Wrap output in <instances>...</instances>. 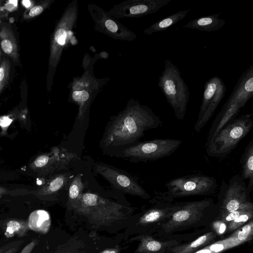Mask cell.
<instances>
[{
    "mask_svg": "<svg viewBox=\"0 0 253 253\" xmlns=\"http://www.w3.org/2000/svg\"><path fill=\"white\" fill-rule=\"evenodd\" d=\"M163 124L159 116L147 106L130 98L125 108L114 117L104 132V147L133 143L144 134V131L156 128Z\"/></svg>",
    "mask_w": 253,
    "mask_h": 253,
    "instance_id": "obj_1",
    "label": "cell"
},
{
    "mask_svg": "<svg viewBox=\"0 0 253 253\" xmlns=\"http://www.w3.org/2000/svg\"><path fill=\"white\" fill-rule=\"evenodd\" d=\"M79 4L77 0H72L66 7L57 20L50 37L48 61L49 81L52 79L61 59L62 52L70 45L77 43L73 30L77 27Z\"/></svg>",
    "mask_w": 253,
    "mask_h": 253,
    "instance_id": "obj_2",
    "label": "cell"
},
{
    "mask_svg": "<svg viewBox=\"0 0 253 253\" xmlns=\"http://www.w3.org/2000/svg\"><path fill=\"white\" fill-rule=\"evenodd\" d=\"M158 84L172 107L175 117L183 120L190 99V92L180 70L170 60H165L164 70L159 78Z\"/></svg>",
    "mask_w": 253,
    "mask_h": 253,
    "instance_id": "obj_3",
    "label": "cell"
},
{
    "mask_svg": "<svg viewBox=\"0 0 253 253\" xmlns=\"http://www.w3.org/2000/svg\"><path fill=\"white\" fill-rule=\"evenodd\" d=\"M253 114H247L230 121L206 146L209 156L221 158L232 151L253 127Z\"/></svg>",
    "mask_w": 253,
    "mask_h": 253,
    "instance_id": "obj_4",
    "label": "cell"
},
{
    "mask_svg": "<svg viewBox=\"0 0 253 253\" xmlns=\"http://www.w3.org/2000/svg\"><path fill=\"white\" fill-rule=\"evenodd\" d=\"M166 191L159 193V201L172 202L174 199L191 196L210 195L218 187L216 179L211 176L193 174L178 177L169 181Z\"/></svg>",
    "mask_w": 253,
    "mask_h": 253,
    "instance_id": "obj_5",
    "label": "cell"
},
{
    "mask_svg": "<svg viewBox=\"0 0 253 253\" xmlns=\"http://www.w3.org/2000/svg\"><path fill=\"white\" fill-rule=\"evenodd\" d=\"M97 59L94 57L81 76L75 77L69 84V100L78 105L77 118L83 120L92 102L109 81V78L98 79L93 73V65Z\"/></svg>",
    "mask_w": 253,
    "mask_h": 253,
    "instance_id": "obj_6",
    "label": "cell"
},
{
    "mask_svg": "<svg viewBox=\"0 0 253 253\" xmlns=\"http://www.w3.org/2000/svg\"><path fill=\"white\" fill-rule=\"evenodd\" d=\"M213 206L212 199L180 202L178 209L158 230V235L167 237L174 232L198 226Z\"/></svg>",
    "mask_w": 253,
    "mask_h": 253,
    "instance_id": "obj_7",
    "label": "cell"
},
{
    "mask_svg": "<svg viewBox=\"0 0 253 253\" xmlns=\"http://www.w3.org/2000/svg\"><path fill=\"white\" fill-rule=\"evenodd\" d=\"M182 141L175 139H156L140 142L126 149L124 154L138 161H155L170 156Z\"/></svg>",
    "mask_w": 253,
    "mask_h": 253,
    "instance_id": "obj_8",
    "label": "cell"
},
{
    "mask_svg": "<svg viewBox=\"0 0 253 253\" xmlns=\"http://www.w3.org/2000/svg\"><path fill=\"white\" fill-rule=\"evenodd\" d=\"M251 202L247 184L241 176H233L228 182L223 180L218 195V214L231 212Z\"/></svg>",
    "mask_w": 253,
    "mask_h": 253,
    "instance_id": "obj_9",
    "label": "cell"
},
{
    "mask_svg": "<svg viewBox=\"0 0 253 253\" xmlns=\"http://www.w3.org/2000/svg\"><path fill=\"white\" fill-rule=\"evenodd\" d=\"M226 91L225 84L219 77L214 76L206 82L198 119L194 126L197 133L211 118Z\"/></svg>",
    "mask_w": 253,
    "mask_h": 253,
    "instance_id": "obj_10",
    "label": "cell"
},
{
    "mask_svg": "<svg viewBox=\"0 0 253 253\" xmlns=\"http://www.w3.org/2000/svg\"><path fill=\"white\" fill-rule=\"evenodd\" d=\"M87 8L92 21L94 29L114 39L133 41L136 35L118 20L110 15L107 11L95 4L89 3Z\"/></svg>",
    "mask_w": 253,
    "mask_h": 253,
    "instance_id": "obj_11",
    "label": "cell"
},
{
    "mask_svg": "<svg viewBox=\"0 0 253 253\" xmlns=\"http://www.w3.org/2000/svg\"><path fill=\"white\" fill-rule=\"evenodd\" d=\"M171 0H127L114 5L107 12L114 18H139L156 13Z\"/></svg>",
    "mask_w": 253,
    "mask_h": 253,
    "instance_id": "obj_12",
    "label": "cell"
},
{
    "mask_svg": "<svg viewBox=\"0 0 253 253\" xmlns=\"http://www.w3.org/2000/svg\"><path fill=\"white\" fill-rule=\"evenodd\" d=\"M96 170L118 189L143 198L150 197L146 191L132 178L113 168L99 163L96 166Z\"/></svg>",
    "mask_w": 253,
    "mask_h": 253,
    "instance_id": "obj_13",
    "label": "cell"
},
{
    "mask_svg": "<svg viewBox=\"0 0 253 253\" xmlns=\"http://www.w3.org/2000/svg\"><path fill=\"white\" fill-rule=\"evenodd\" d=\"M253 96V65L244 71L223 107L236 104L243 108Z\"/></svg>",
    "mask_w": 253,
    "mask_h": 253,
    "instance_id": "obj_14",
    "label": "cell"
},
{
    "mask_svg": "<svg viewBox=\"0 0 253 253\" xmlns=\"http://www.w3.org/2000/svg\"><path fill=\"white\" fill-rule=\"evenodd\" d=\"M216 236V233L212 231L199 237L193 241L170 247L166 253H193L215 242Z\"/></svg>",
    "mask_w": 253,
    "mask_h": 253,
    "instance_id": "obj_15",
    "label": "cell"
},
{
    "mask_svg": "<svg viewBox=\"0 0 253 253\" xmlns=\"http://www.w3.org/2000/svg\"><path fill=\"white\" fill-rule=\"evenodd\" d=\"M0 45L2 51L18 63L19 55L16 40L11 27L6 23L0 27Z\"/></svg>",
    "mask_w": 253,
    "mask_h": 253,
    "instance_id": "obj_16",
    "label": "cell"
},
{
    "mask_svg": "<svg viewBox=\"0 0 253 253\" xmlns=\"http://www.w3.org/2000/svg\"><path fill=\"white\" fill-rule=\"evenodd\" d=\"M219 15L220 13L202 16L192 20L182 27L206 32L217 31L225 24L224 20L219 18Z\"/></svg>",
    "mask_w": 253,
    "mask_h": 253,
    "instance_id": "obj_17",
    "label": "cell"
},
{
    "mask_svg": "<svg viewBox=\"0 0 253 253\" xmlns=\"http://www.w3.org/2000/svg\"><path fill=\"white\" fill-rule=\"evenodd\" d=\"M241 177L244 180H248L247 192L250 195L253 189V140L252 139L245 148L240 160Z\"/></svg>",
    "mask_w": 253,
    "mask_h": 253,
    "instance_id": "obj_18",
    "label": "cell"
},
{
    "mask_svg": "<svg viewBox=\"0 0 253 253\" xmlns=\"http://www.w3.org/2000/svg\"><path fill=\"white\" fill-rule=\"evenodd\" d=\"M190 10V9L181 10L159 20L145 29L143 33L151 35L154 33L163 32L182 20Z\"/></svg>",
    "mask_w": 253,
    "mask_h": 253,
    "instance_id": "obj_19",
    "label": "cell"
},
{
    "mask_svg": "<svg viewBox=\"0 0 253 253\" xmlns=\"http://www.w3.org/2000/svg\"><path fill=\"white\" fill-rule=\"evenodd\" d=\"M29 229L27 222L17 219H11L5 224L4 235L7 238L15 236L22 237L26 234Z\"/></svg>",
    "mask_w": 253,
    "mask_h": 253,
    "instance_id": "obj_20",
    "label": "cell"
},
{
    "mask_svg": "<svg viewBox=\"0 0 253 253\" xmlns=\"http://www.w3.org/2000/svg\"><path fill=\"white\" fill-rule=\"evenodd\" d=\"M240 244L235 239L229 236L222 240L215 242L193 253H219Z\"/></svg>",
    "mask_w": 253,
    "mask_h": 253,
    "instance_id": "obj_21",
    "label": "cell"
},
{
    "mask_svg": "<svg viewBox=\"0 0 253 253\" xmlns=\"http://www.w3.org/2000/svg\"><path fill=\"white\" fill-rule=\"evenodd\" d=\"M49 216L46 211L37 210L32 212L28 223L29 229L42 232L48 224Z\"/></svg>",
    "mask_w": 253,
    "mask_h": 253,
    "instance_id": "obj_22",
    "label": "cell"
},
{
    "mask_svg": "<svg viewBox=\"0 0 253 253\" xmlns=\"http://www.w3.org/2000/svg\"><path fill=\"white\" fill-rule=\"evenodd\" d=\"M70 176L64 173L55 176L41 191L42 195H48L58 192L67 184Z\"/></svg>",
    "mask_w": 253,
    "mask_h": 253,
    "instance_id": "obj_23",
    "label": "cell"
},
{
    "mask_svg": "<svg viewBox=\"0 0 253 253\" xmlns=\"http://www.w3.org/2000/svg\"><path fill=\"white\" fill-rule=\"evenodd\" d=\"M230 237L235 239L241 244L252 240L253 237V219L234 231Z\"/></svg>",
    "mask_w": 253,
    "mask_h": 253,
    "instance_id": "obj_24",
    "label": "cell"
},
{
    "mask_svg": "<svg viewBox=\"0 0 253 253\" xmlns=\"http://www.w3.org/2000/svg\"><path fill=\"white\" fill-rule=\"evenodd\" d=\"M84 187L81 175L79 174L74 177L70 183L68 191L69 199L72 201L80 200L83 194Z\"/></svg>",
    "mask_w": 253,
    "mask_h": 253,
    "instance_id": "obj_25",
    "label": "cell"
},
{
    "mask_svg": "<svg viewBox=\"0 0 253 253\" xmlns=\"http://www.w3.org/2000/svg\"><path fill=\"white\" fill-rule=\"evenodd\" d=\"M253 208H252L243 213L234 220L227 224L226 233H230L239 228L248 221L253 219Z\"/></svg>",
    "mask_w": 253,
    "mask_h": 253,
    "instance_id": "obj_26",
    "label": "cell"
},
{
    "mask_svg": "<svg viewBox=\"0 0 253 253\" xmlns=\"http://www.w3.org/2000/svg\"><path fill=\"white\" fill-rule=\"evenodd\" d=\"M252 208H253V203L251 201L248 202L236 211L227 213L218 214L215 219L220 220L227 224L230 222L237 218L243 213Z\"/></svg>",
    "mask_w": 253,
    "mask_h": 253,
    "instance_id": "obj_27",
    "label": "cell"
},
{
    "mask_svg": "<svg viewBox=\"0 0 253 253\" xmlns=\"http://www.w3.org/2000/svg\"><path fill=\"white\" fill-rule=\"evenodd\" d=\"M10 70L9 61L7 59H3L0 63V93L8 82Z\"/></svg>",
    "mask_w": 253,
    "mask_h": 253,
    "instance_id": "obj_28",
    "label": "cell"
},
{
    "mask_svg": "<svg viewBox=\"0 0 253 253\" xmlns=\"http://www.w3.org/2000/svg\"><path fill=\"white\" fill-rule=\"evenodd\" d=\"M54 1L53 0H45L42 1L40 4L31 7L28 12L25 13L24 16L25 19H29L41 14L46 8Z\"/></svg>",
    "mask_w": 253,
    "mask_h": 253,
    "instance_id": "obj_29",
    "label": "cell"
},
{
    "mask_svg": "<svg viewBox=\"0 0 253 253\" xmlns=\"http://www.w3.org/2000/svg\"><path fill=\"white\" fill-rule=\"evenodd\" d=\"M54 159L59 162H61L64 166L67 164L76 155L71 152L68 151L66 149L62 148L61 150L58 148L53 149Z\"/></svg>",
    "mask_w": 253,
    "mask_h": 253,
    "instance_id": "obj_30",
    "label": "cell"
},
{
    "mask_svg": "<svg viewBox=\"0 0 253 253\" xmlns=\"http://www.w3.org/2000/svg\"><path fill=\"white\" fill-rule=\"evenodd\" d=\"M212 227L216 235L226 233L227 224L220 220L215 219L212 223Z\"/></svg>",
    "mask_w": 253,
    "mask_h": 253,
    "instance_id": "obj_31",
    "label": "cell"
},
{
    "mask_svg": "<svg viewBox=\"0 0 253 253\" xmlns=\"http://www.w3.org/2000/svg\"><path fill=\"white\" fill-rule=\"evenodd\" d=\"M50 161V157L47 155H42L38 157L34 162V166L41 168L46 166Z\"/></svg>",
    "mask_w": 253,
    "mask_h": 253,
    "instance_id": "obj_32",
    "label": "cell"
},
{
    "mask_svg": "<svg viewBox=\"0 0 253 253\" xmlns=\"http://www.w3.org/2000/svg\"><path fill=\"white\" fill-rule=\"evenodd\" d=\"M12 122V119L8 116L0 117V126L2 129V132L5 133L10 125Z\"/></svg>",
    "mask_w": 253,
    "mask_h": 253,
    "instance_id": "obj_33",
    "label": "cell"
},
{
    "mask_svg": "<svg viewBox=\"0 0 253 253\" xmlns=\"http://www.w3.org/2000/svg\"><path fill=\"white\" fill-rule=\"evenodd\" d=\"M18 6L17 0H9L4 5V8L9 12L15 11Z\"/></svg>",
    "mask_w": 253,
    "mask_h": 253,
    "instance_id": "obj_34",
    "label": "cell"
},
{
    "mask_svg": "<svg viewBox=\"0 0 253 253\" xmlns=\"http://www.w3.org/2000/svg\"><path fill=\"white\" fill-rule=\"evenodd\" d=\"M36 240L31 241L23 249L20 253H30L36 246Z\"/></svg>",
    "mask_w": 253,
    "mask_h": 253,
    "instance_id": "obj_35",
    "label": "cell"
},
{
    "mask_svg": "<svg viewBox=\"0 0 253 253\" xmlns=\"http://www.w3.org/2000/svg\"><path fill=\"white\" fill-rule=\"evenodd\" d=\"M32 2L29 0H24L22 1V5L26 8H29L32 6Z\"/></svg>",
    "mask_w": 253,
    "mask_h": 253,
    "instance_id": "obj_36",
    "label": "cell"
},
{
    "mask_svg": "<svg viewBox=\"0 0 253 253\" xmlns=\"http://www.w3.org/2000/svg\"><path fill=\"white\" fill-rule=\"evenodd\" d=\"M7 190L4 188L0 186V197L6 192Z\"/></svg>",
    "mask_w": 253,
    "mask_h": 253,
    "instance_id": "obj_37",
    "label": "cell"
},
{
    "mask_svg": "<svg viewBox=\"0 0 253 253\" xmlns=\"http://www.w3.org/2000/svg\"><path fill=\"white\" fill-rule=\"evenodd\" d=\"M101 253H116L114 251L106 250L102 252Z\"/></svg>",
    "mask_w": 253,
    "mask_h": 253,
    "instance_id": "obj_38",
    "label": "cell"
},
{
    "mask_svg": "<svg viewBox=\"0 0 253 253\" xmlns=\"http://www.w3.org/2000/svg\"></svg>",
    "mask_w": 253,
    "mask_h": 253,
    "instance_id": "obj_39",
    "label": "cell"
}]
</instances>
